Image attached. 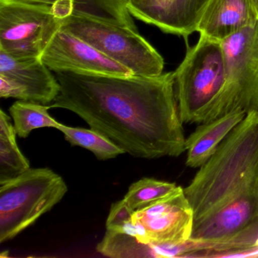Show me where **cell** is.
Masks as SVG:
<instances>
[{
    "instance_id": "obj_1",
    "label": "cell",
    "mask_w": 258,
    "mask_h": 258,
    "mask_svg": "<svg viewBox=\"0 0 258 258\" xmlns=\"http://www.w3.org/2000/svg\"><path fill=\"white\" fill-rule=\"evenodd\" d=\"M55 73L60 93L50 108L78 114L136 158L178 157L185 152L173 72L155 77Z\"/></svg>"
},
{
    "instance_id": "obj_2",
    "label": "cell",
    "mask_w": 258,
    "mask_h": 258,
    "mask_svg": "<svg viewBox=\"0 0 258 258\" xmlns=\"http://www.w3.org/2000/svg\"><path fill=\"white\" fill-rule=\"evenodd\" d=\"M257 184L258 111H251L183 188L194 224Z\"/></svg>"
},
{
    "instance_id": "obj_3",
    "label": "cell",
    "mask_w": 258,
    "mask_h": 258,
    "mask_svg": "<svg viewBox=\"0 0 258 258\" xmlns=\"http://www.w3.org/2000/svg\"><path fill=\"white\" fill-rule=\"evenodd\" d=\"M61 28L127 68L134 75L155 77L163 74L164 61L159 52L137 29L112 18L75 7L64 18Z\"/></svg>"
},
{
    "instance_id": "obj_4",
    "label": "cell",
    "mask_w": 258,
    "mask_h": 258,
    "mask_svg": "<svg viewBox=\"0 0 258 258\" xmlns=\"http://www.w3.org/2000/svg\"><path fill=\"white\" fill-rule=\"evenodd\" d=\"M174 74L175 93L182 123L215 120V107L226 78L221 43L200 36Z\"/></svg>"
},
{
    "instance_id": "obj_5",
    "label": "cell",
    "mask_w": 258,
    "mask_h": 258,
    "mask_svg": "<svg viewBox=\"0 0 258 258\" xmlns=\"http://www.w3.org/2000/svg\"><path fill=\"white\" fill-rule=\"evenodd\" d=\"M75 6V0H57L52 5L0 0V51L15 58L41 56Z\"/></svg>"
},
{
    "instance_id": "obj_6",
    "label": "cell",
    "mask_w": 258,
    "mask_h": 258,
    "mask_svg": "<svg viewBox=\"0 0 258 258\" xmlns=\"http://www.w3.org/2000/svg\"><path fill=\"white\" fill-rule=\"evenodd\" d=\"M63 178L49 168H30L0 183V242L13 239L61 202Z\"/></svg>"
},
{
    "instance_id": "obj_7",
    "label": "cell",
    "mask_w": 258,
    "mask_h": 258,
    "mask_svg": "<svg viewBox=\"0 0 258 258\" xmlns=\"http://www.w3.org/2000/svg\"><path fill=\"white\" fill-rule=\"evenodd\" d=\"M221 43L226 78L215 107V119L241 108L258 111V22Z\"/></svg>"
},
{
    "instance_id": "obj_8",
    "label": "cell",
    "mask_w": 258,
    "mask_h": 258,
    "mask_svg": "<svg viewBox=\"0 0 258 258\" xmlns=\"http://www.w3.org/2000/svg\"><path fill=\"white\" fill-rule=\"evenodd\" d=\"M134 235L140 242L178 244L191 238L194 212L181 186L134 212Z\"/></svg>"
},
{
    "instance_id": "obj_9",
    "label": "cell",
    "mask_w": 258,
    "mask_h": 258,
    "mask_svg": "<svg viewBox=\"0 0 258 258\" xmlns=\"http://www.w3.org/2000/svg\"><path fill=\"white\" fill-rule=\"evenodd\" d=\"M52 72L131 76L130 69L61 28L40 56Z\"/></svg>"
},
{
    "instance_id": "obj_10",
    "label": "cell",
    "mask_w": 258,
    "mask_h": 258,
    "mask_svg": "<svg viewBox=\"0 0 258 258\" xmlns=\"http://www.w3.org/2000/svg\"><path fill=\"white\" fill-rule=\"evenodd\" d=\"M209 0H128L130 14L167 34L184 38L197 31Z\"/></svg>"
},
{
    "instance_id": "obj_11",
    "label": "cell",
    "mask_w": 258,
    "mask_h": 258,
    "mask_svg": "<svg viewBox=\"0 0 258 258\" xmlns=\"http://www.w3.org/2000/svg\"><path fill=\"white\" fill-rule=\"evenodd\" d=\"M258 220V184L238 195L193 226L191 238L217 240L234 236Z\"/></svg>"
},
{
    "instance_id": "obj_12",
    "label": "cell",
    "mask_w": 258,
    "mask_h": 258,
    "mask_svg": "<svg viewBox=\"0 0 258 258\" xmlns=\"http://www.w3.org/2000/svg\"><path fill=\"white\" fill-rule=\"evenodd\" d=\"M51 72L40 57L15 58L0 51V75L22 86L28 102L47 105L55 100L60 85Z\"/></svg>"
},
{
    "instance_id": "obj_13",
    "label": "cell",
    "mask_w": 258,
    "mask_h": 258,
    "mask_svg": "<svg viewBox=\"0 0 258 258\" xmlns=\"http://www.w3.org/2000/svg\"><path fill=\"white\" fill-rule=\"evenodd\" d=\"M257 22L258 13L252 0H209L196 32L222 42Z\"/></svg>"
},
{
    "instance_id": "obj_14",
    "label": "cell",
    "mask_w": 258,
    "mask_h": 258,
    "mask_svg": "<svg viewBox=\"0 0 258 258\" xmlns=\"http://www.w3.org/2000/svg\"><path fill=\"white\" fill-rule=\"evenodd\" d=\"M247 114L244 109L238 108L198 126L191 135L185 138L186 165L191 168H199L203 165Z\"/></svg>"
},
{
    "instance_id": "obj_15",
    "label": "cell",
    "mask_w": 258,
    "mask_h": 258,
    "mask_svg": "<svg viewBox=\"0 0 258 258\" xmlns=\"http://www.w3.org/2000/svg\"><path fill=\"white\" fill-rule=\"evenodd\" d=\"M16 130L11 118L0 111V183L16 177L31 168L16 142Z\"/></svg>"
},
{
    "instance_id": "obj_16",
    "label": "cell",
    "mask_w": 258,
    "mask_h": 258,
    "mask_svg": "<svg viewBox=\"0 0 258 258\" xmlns=\"http://www.w3.org/2000/svg\"><path fill=\"white\" fill-rule=\"evenodd\" d=\"M49 105L19 100L10 108L16 134L25 139L34 130L43 127L58 129L61 123L51 117Z\"/></svg>"
},
{
    "instance_id": "obj_17",
    "label": "cell",
    "mask_w": 258,
    "mask_h": 258,
    "mask_svg": "<svg viewBox=\"0 0 258 258\" xmlns=\"http://www.w3.org/2000/svg\"><path fill=\"white\" fill-rule=\"evenodd\" d=\"M58 131L72 146H81L94 154L101 161L111 159L124 154V151L100 133L91 129L72 127L61 123Z\"/></svg>"
},
{
    "instance_id": "obj_18",
    "label": "cell",
    "mask_w": 258,
    "mask_h": 258,
    "mask_svg": "<svg viewBox=\"0 0 258 258\" xmlns=\"http://www.w3.org/2000/svg\"><path fill=\"white\" fill-rule=\"evenodd\" d=\"M178 185L173 182L143 178L130 186L123 200L134 210L141 209L173 193Z\"/></svg>"
},
{
    "instance_id": "obj_19",
    "label": "cell",
    "mask_w": 258,
    "mask_h": 258,
    "mask_svg": "<svg viewBox=\"0 0 258 258\" xmlns=\"http://www.w3.org/2000/svg\"><path fill=\"white\" fill-rule=\"evenodd\" d=\"M128 0H81V8L93 7L103 16L112 18L130 28L137 29L127 9Z\"/></svg>"
},
{
    "instance_id": "obj_20",
    "label": "cell",
    "mask_w": 258,
    "mask_h": 258,
    "mask_svg": "<svg viewBox=\"0 0 258 258\" xmlns=\"http://www.w3.org/2000/svg\"><path fill=\"white\" fill-rule=\"evenodd\" d=\"M134 212L123 199L113 203L106 220L107 230L123 232L132 225Z\"/></svg>"
},
{
    "instance_id": "obj_21",
    "label": "cell",
    "mask_w": 258,
    "mask_h": 258,
    "mask_svg": "<svg viewBox=\"0 0 258 258\" xmlns=\"http://www.w3.org/2000/svg\"><path fill=\"white\" fill-rule=\"evenodd\" d=\"M0 97L15 98L19 100L26 101V95L22 86L3 75H0Z\"/></svg>"
},
{
    "instance_id": "obj_22",
    "label": "cell",
    "mask_w": 258,
    "mask_h": 258,
    "mask_svg": "<svg viewBox=\"0 0 258 258\" xmlns=\"http://www.w3.org/2000/svg\"><path fill=\"white\" fill-rule=\"evenodd\" d=\"M252 2H253L255 9H256V12L258 13V0H252Z\"/></svg>"
},
{
    "instance_id": "obj_23",
    "label": "cell",
    "mask_w": 258,
    "mask_h": 258,
    "mask_svg": "<svg viewBox=\"0 0 258 258\" xmlns=\"http://www.w3.org/2000/svg\"><path fill=\"white\" fill-rule=\"evenodd\" d=\"M32 1H38V2H52V1H55V0H32Z\"/></svg>"
},
{
    "instance_id": "obj_24",
    "label": "cell",
    "mask_w": 258,
    "mask_h": 258,
    "mask_svg": "<svg viewBox=\"0 0 258 258\" xmlns=\"http://www.w3.org/2000/svg\"><path fill=\"white\" fill-rule=\"evenodd\" d=\"M4 255H5V256H8V251L2 252V253H1V255H0V256H1V257H2V256H4Z\"/></svg>"
},
{
    "instance_id": "obj_25",
    "label": "cell",
    "mask_w": 258,
    "mask_h": 258,
    "mask_svg": "<svg viewBox=\"0 0 258 258\" xmlns=\"http://www.w3.org/2000/svg\"><path fill=\"white\" fill-rule=\"evenodd\" d=\"M255 247L258 249V238L257 240H256V243H255Z\"/></svg>"
}]
</instances>
